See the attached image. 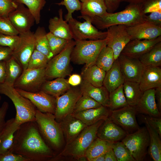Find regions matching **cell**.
I'll return each mask as SVG.
<instances>
[{"label":"cell","instance_id":"1","mask_svg":"<svg viewBox=\"0 0 161 161\" xmlns=\"http://www.w3.org/2000/svg\"><path fill=\"white\" fill-rule=\"evenodd\" d=\"M8 151L23 156L30 161L50 160L55 156L42 138L35 121L21 124Z\"/></svg>","mask_w":161,"mask_h":161},{"label":"cell","instance_id":"2","mask_svg":"<svg viewBox=\"0 0 161 161\" xmlns=\"http://www.w3.org/2000/svg\"><path fill=\"white\" fill-rule=\"evenodd\" d=\"M144 14L140 4H130L121 11L113 13L107 12L100 16L82 17L88 19L98 29L104 30L113 25H123L127 27L143 22Z\"/></svg>","mask_w":161,"mask_h":161},{"label":"cell","instance_id":"3","mask_svg":"<svg viewBox=\"0 0 161 161\" xmlns=\"http://www.w3.org/2000/svg\"><path fill=\"white\" fill-rule=\"evenodd\" d=\"M104 120H101L87 126L71 143L66 144L60 153L55 155L50 160H57L63 157H70L78 160L84 157L88 148L97 137L99 128Z\"/></svg>","mask_w":161,"mask_h":161},{"label":"cell","instance_id":"4","mask_svg":"<svg viewBox=\"0 0 161 161\" xmlns=\"http://www.w3.org/2000/svg\"><path fill=\"white\" fill-rule=\"evenodd\" d=\"M35 122L42 138L52 150L58 151L62 147L64 134L60 123L54 114L43 113L37 109Z\"/></svg>","mask_w":161,"mask_h":161},{"label":"cell","instance_id":"5","mask_svg":"<svg viewBox=\"0 0 161 161\" xmlns=\"http://www.w3.org/2000/svg\"><path fill=\"white\" fill-rule=\"evenodd\" d=\"M0 93L9 97L13 102L16 111L15 120L21 124L35 121L36 108L28 99L20 94L13 87L5 83L0 84Z\"/></svg>","mask_w":161,"mask_h":161},{"label":"cell","instance_id":"6","mask_svg":"<svg viewBox=\"0 0 161 161\" xmlns=\"http://www.w3.org/2000/svg\"><path fill=\"white\" fill-rule=\"evenodd\" d=\"M75 41V44L71 54V61L78 64H85V67L95 64L99 53L106 45V38Z\"/></svg>","mask_w":161,"mask_h":161},{"label":"cell","instance_id":"7","mask_svg":"<svg viewBox=\"0 0 161 161\" xmlns=\"http://www.w3.org/2000/svg\"><path fill=\"white\" fill-rule=\"evenodd\" d=\"M75 41H70L64 48L49 61L46 67L47 78H64L69 73L71 55Z\"/></svg>","mask_w":161,"mask_h":161},{"label":"cell","instance_id":"8","mask_svg":"<svg viewBox=\"0 0 161 161\" xmlns=\"http://www.w3.org/2000/svg\"><path fill=\"white\" fill-rule=\"evenodd\" d=\"M121 141L129 150L135 161L144 160L150 143L149 135L145 126L128 134Z\"/></svg>","mask_w":161,"mask_h":161},{"label":"cell","instance_id":"9","mask_svg":"<svg viewBox=\"0 0 161 161\" xmlns=\"http://www.w3.org/2000/svg\"><path fill=\"white\" fill-rule=\"evenodd\" d=\"M45 68H27L23 70L13 87L16 89L32 92L41 90L42 86L47 79Z\"/></svg>","mask_w":161,"mask_h":161},{"label":"cell","instance_id":"10","mask_svg":"<svg viewBox=\"0 0 161 161\" xmlns=\"http://www.w3.org/2000/svg\"><path fill=\"white\" fill-rule=\"evenodd\" d=\"M81 22L72 17L68 21L72 36L75 41L89 40H98L105 38L107 32L99 31L88 19Z\"/></svg>","mask_w":161,"mask_h":161},{"label":"cell","instance_id":"11","mask_svg":"<svg viewBox=\"0 0 161 161\" xmlns=\"http://www.w3.org/2000/svg\"><path fill=\"white\" fill-rule=\"evenodd\" d=\"M137 114L135 106L128 105L119 109L110 110L108 118L128 134H131L140 128L136 118Z\"/></svg>","mask_w":161,"mask_h":161},{"label":"cell","instance_id":"12","mask_svg":"<svg viewBox=\"0 0 161 161\" xmlns=\"http://www.w3.org/2000/svg\"><path fill=\"white\" fill-rule=\"evenodd\" d=\"M82 95L80 88H71L63 94L56 97L54 115L57 122H60L66 116L73 113L77 101Z\"/></svg>","mask_w":161,"mask_h":161},{"label":"cell","instance_id":"13","mask_svg":"<svg viewBox=\"0 0 161 161\" xmlns=\"http://www.w3.org/2000/svg\"><path fill=\"white\" fill-rule=\"evenodd\" d=\"M126 27L123 25H114L107 29L106 38V46L112 50L115 60L117 59L125 46L131 40Z\"/></svg>","mask_w":161,"mask_h":161},{"label":"cell","instance_id":"14","mask_svg":"<svg viewBox=\"0 0 161 161\" xmlns=\"http://www.w3.org/2000/svg\"><path fill=\"white\" fill-rule=\"evenodd\" d=\"M20 40L13 51L12 56L21 65L23 70L28 68L30 57L35 49L33 32L30 30L18 35Z\"/></svg>","mask_w":161,"mask_h":161},{"label":"cell","instance_id":"15","mask_svg":"<svg viewBox=\"0 0 161 161\" xmlns=\"http://www.w3.org/2000/svg\"><path fill=\"white\" fill-rule=\"evenodd\" d=\"M117 60L125 81L139 83L145 66L139 59L121 54Z\"/></svg>","mask_w":161,"mask_h":161},{"label":"cell","instance_id":"16","mask_svg":"<svg viewBox=\"0 0 161 161\" xmlns=\"http://www.w3.org/2000/svg\"><path fill=\"white\" fill-rule=\"evenodd\" d=\"M16 89L21 95L29 100L36 109L40 112L55 114L56 106L55 97L41 90L32 92Z\"/></svg>","mask_w":161,"mask_h":161},{"label":"cell","instance_id":"17","mask_svg":"<svg viewBox=\"0 0 161 161\" xmlns=\"http://www.w3.org/2000/svg\"><path fill=\"white\" fill-rule=\"evenodd\" d=\"M17 4V7L9 14L8 18L19 34L30 30L35 21L31 13L24 4Z\"/></svg>","mask_w":161,"mask_h":161},{"label":"cell","instance_id":"18","mask_svg":"<svg viewBox=\"0 0 161 161\" xmlns=\"http://www.w3.org/2000/svg\"><path fill=\"white\" fill-rule=\"evenodd\" d=\"M160 41L161 36L150 40H132L126 45L121 54L131 58L138 59Z\"/></svg>","mask_w":161,"mask_h":161},{"label":"cell","instance_id":"19","mask_svg":"<svg viewBox=\"0 0 161 161\" xmlns=\"http://www.w3.org/2000/svg\"><path fill=\"white\" fill-rule=\"evenodd\" d=\"M127 31L134 39H154L161 36V26L144 21L133 26L126 27Z\"/></svg>","mask_w":161,"mask_h":161},{"label":"cell","instance_id":"20","mask_svg":"<svg viewBox=\"0 0 161 161\" xmlns=\"http://www.w3.org/2000/svg\"><path fill=\"white\" fill-rule=\"evenodd\" d=\"M155 92V89H148L143 92L137 104L135 106L137 113L161 118V113L157 107Z\"/></svg>","mask_w":161,"mask_h":161},{"label":"cell","instance_id":"21","mask_svg":"<svg viewBox=\"0 0 161 161\" xmlns=\"http://www.w3.org/2000/svg\"><path fill=\"white\" fill-rule=\"evenodd\" d=\"M128 134L108 118L98 130L97 137L104 140L114 143L121 140Z\"/></svg>","mask_w":161,"mask_h":161},{"label":"cell","instance_id":"22","mask_svg":"<svg viewBox=\"0 0 161 161\" xmlns=\"http://www.w3.org/2000/svg\"><path fill=\"white\" fill-rule=\"evenodd\" d=\"M59 123L65 137L66 144L71 143L87 126L72 114Z\"/></svg>","mask_w":161,"mask_h":161},{"label":"cell","instance_id":"23","mask_svg":"<svg viewBox=\"0 0 161 161\" xmlns=\"http://www.w3.org/2000/svg\"><path fill=\"white\" fill-rule=\"evenodd\" d=\"M143 92L148 89L161 88V68L159 66H145L139 83Z\"/></svg>","mask_w":161,"mask_h":161},{"label":"cell","instance_id":"24","mask_svg":"<svg viewBox=\"0 0 161 161\" xmlns=\"http://www.w3.org/2000/svg\"><path fill=\"white\" fill-rule=\"evenodd\" d=\"M110 113V110L108 107L102 106L98 108L72 114L87 126H89L101 120H105L108 118Z\"/></svg>","mask_w":161,"mask_h":161},{"label":"cell","instance_id":"25","mask_svg":"<svg viewBox=\"0 0 161 161\" xmlns=\"http://www.w3.org/2000/svg\"><path fill=\"white\" fill-rule=\"evenodd\" d=\"M58 13V16H55L49 20L48 28L49 32L56 36L65 39L72 40V36L69 25L63 18L62 9H59Z\"/></svg>","mask_w":161,"mask_h":161},{"label":"cell","instance_id":"26","mask_svg":"<svg viewBox=\"0 0 161 161\" xmlns=\"http://www.w3.org/2000/svg\"><path fill=\"white\" fill-rule=\"evenodd\" d=\"M80 89L82 95L91 97L103 106L108 107L109 93L103 86L97 87L83 79Z\"/></svg>","mask_w":161,"mask_h":161},{"label":"cell","instance_id":"27","mask_svg":"<svg viewBox=\"0 0 161 161\" xmlns=\"http://www.w3.org/2000/svg\"><path fill=\"white\" fill-rule=\"evenodd\" d=\"M20 125L15 121V118L6 122L0 137V154L6 152L10 148L13 142L15 134Z\"/></svg>","mask_w":161,"mask_h":161},{"label":"cell","instance_id":"28","mask_svg":"<svg viewBox=\"0 0 161 161\" xmlns=\"http://www.w3.org/2000/svg\"><path fill=\"white\" fill-rule=\"evenodd\" d=\"M125 81L118 61L115 60L112 67L106 72L103 82V86L109 93L113 91Z\"/></svg>","mask_w":161,"mask_h":161},{"label":"cell","instance_id":"29","mask_svg":"<svg viewBox=\"0 0 161 161\" xmlns=\"http://www.w3.org/2000/svg\"><path fill=\"white\" fill-rule=\"evenodd\" d=\"M81 15L78 17H89L100 16L107 12L104 0H87L81 2L80 9Z\"/></svg>","mask_w":161,"mask_h":161},{"label":"cell","instance_id":"30","mask_svg":"<svg viewBox=\"0 0 161 161\" xmlns=\"http://www.w3.org/2000/svg\"><path fill=\"white\" fill-rule=\"evenodd\" d=\"M71 88L67 80L61 77L52 80H46L42 86L41 90L56 97L63 94Z\"/></svg>","mask_w":161,"mask_h":161},{"label":"cell","instance_id":"31","mask_svg":"<svg viewBox=\"0 0 161 161\" xmlns=\"http://www.w3.org/2000/svg\"><path fill=\"white\" fill-rule=\"evenodd\" d=\"M143 119V122L145 124L149 137L148 153L154 161H161V138L157 132L151 126L144 117Z\"/></svg>","mask_w":161,"mask_h":161},{"label":"cell","instance_id":"32","mask_svg":"<svg viewBox=\"0 0 161 161\" xmlns=\"http://www.w3.org/2000/svg\"><path fill=\"white\" fill-rule=\"evenodd\" d=\"M106 72L96 65L85 67L82 73L83 79L92 85L100 87L103 86V82Z\"/></svg>","mask_w":161,"mask_h":161},{"label":"cell","instance_id":"33","mask_svg":"<svg viewBox=\"0 0 161 161\" xmlns=\"http://www.w3.org/2000/svg\"><path fill=\"white\" fill-rule=\"evenodd\" d=\"M47 34L44 27H38L33 33L35 49L45 55L50 60L53 55L50 50Z\"/></svg>","mask_w":161,"mask_h":161},{"label":"cell","instance_id":"34","mask_svg":"<svg viewBox=\"0 0 161 161\" xmlns=\"http://www.w3.org/2000/svg\"><path fill=\"white\" fill-rule=\"evenodd\" d=\"M113 143L97 137L88 148L85 156L87 160L92 161L96 157L105 154L110 148L112 147Z\"/></svg>","mask_w":161,"mask_h":161},{"label":"cell","instance_id":"35","mask_svg":"<svg viewBox=\"0 0 161 161\" xmlns=\"http://www.w3.org/2000/svg\"><path fill=\"white\" fill-rule=\"evenodd\" d=\"M6 78L4 83L12 86L22 73L23 68L13 56L5 61Z\"/></svg>","mask_w":161,"mask_h":161},{"label":"cell","instance_id":"36","mask_svg":"<svg viewBox=\"0 0 161 161\" xmlns=\"http://www.w3.org/2000/svg\"><path fill=\"white\" fill-rule=\"evenodd\" d=\"M123 87L124 94L128 105L136 106L143 93L140 89L139 83L125 81Z\"/></svg>","mask_w":161,"mask_h":161},{"label":"cell","instance_id":"37","mask_svg":"<svg viewBox=\"0 0 161 161\" xmlns=\"http://www.w3.org/2000/svg\"><path fill=\"white\" fill-rule=\"evenodd\" d=\"M145 66H161V41L138 58Z\"/></svg>","mask_w":161,"mask_h":161},{"label":"cell","instance_id":"38","mask_svg":"<svg viewBox=\"0 0 161 161\" xmlns=\"http://www.w3.org/2000/svg\"><path fill=\"white\" fill-rule=\"evenodd\" d=\"M128 105L124 94L123 84L109 93L108 108L110 110L119 109Z\"/></svg>","mask_w":161,"mask_h":161},{"label":"cell","instance_id":"39","mask_svg":"<svg viewBox=\"0 0 161 161\" xmlns=\"http://www.w3.org/2000/svg\"><path fill=\"white\" fill-rule=\"evenodd\" d=\"M115 60L112 50L106 45L99 53L95 64L106 72L112 67Z\"/></svg>","mask_w":161,"mask_h":161},{"label":"cell","instance_id":"40","mask_svg":"<svg viewBox=\"0 0 161 161\" xmlns=\"http://www.w3.org/2000/svg\"><path fill=\"white\" fill-rule=\"evenodd\" d=\"M16 4L25 5L33 16L35 23L38 24L41 20V11L45 6L46 0H12Z\"/></svg>","mask_w":161,"mask_h":161},{"label":"cell","instance_id":"41","mask_svg":"<svg viewBox=\"0 0 161 161\" xmlns=\"http://www.w3.org/2000/svg\"><path fill=\"white\" fill-rule=\"evenodd\" d=\"M50 51L54 56L59 53L70 40L56 36L49 32L47 33Z\"/></svg>","mask_w":161,"mask_h":161},{"label":"cell","instance_id":"42","mask_svg":"<svg viewBox=\"0 0 161 161\" xmlns=\"http://www.w3.org/2000/svg\"><path fill=\"white\" fill-rule=\"evenodd\" d=\"M112 148L117 161H135L129 150L122 141L113 143Z\"/></svg>","mask_w":161,"mask_h":161},{"label":"cell","instance_id":"43","mask_svg":"<svg viewBox=\"0 0 161 161\" xmlns=\"http://www.w3.org/2000/svg\"><path fill=\"white\" fill-rule=\"evenodd\" d=\"M102 105L91 97L82 95L77 101L73 113H76L88 109L99 107Z\"/></svg>","mask_w":161,"mask_h":161},{"label":"cell","instance_id":"44","mask_svg":"<svg viewBox=\"0 0 161 161\" xmlns=\"http://www.w3.org/2000/svg\"><path fill=\"white\" fill-rule=\"evenodd\" d=\"M49 60L45 55L35 49L30 58L27 68H46Z\"/></svg>","mask_w":161,"mask_h":161},{"label":"cell","instance_id":"45","mask_svg":"<svg viewBox=\"0 0 161 161\" xmlns=\"http://www.w3.org/2000/svg\"><path fill=\"white\" fill-rule=\"evenodd\" d=\"M81 4L79 0H63L60 2L56 3L59 6H64L67 9V13L65 16V19L67 22L72 17V14L75 11L80 10Z\"/></svg>","mask_w":161,"mask_h":161},{"label":"cell","instance_id":"46","mask_svg":"<svg viewBox=\"0 0 161 161\" xmlns=\"http://www.w3.org/2000/svg\"><path fill=\"white\" fill-rule=\"evenodd\" d=\"M0 33L10 36L18 35L19 33L8 17L0 16Z\"/></svg>","mask_w":161,"mask_h":161},{"label":"cell","instance_id":"47","mask_svg":"<svg viewBox=\"0 0 161 161\" xmlns=\"http://www.w3.org/2000/svg\"><path fill=\"white\" fill-rule=\"evenodd\" d=\"M143 13L161 11V0H145L140 4Z\"/></svg>","mask_w":161,"mask_h":161},{"label":"cell","instance_id":"48","mask_svg":"<svg viewBox=\"0 0 161 161\" xmlns=\"http://www.w3.org/2000/svg\"><path fill=\"white\" fill-rule=\"evenodd\" d=\"M19 40V35L12 36L0 33V46L9 47L13 51L17 46Z\"/></svg>","mask_w":161,"mask_h":161},{"label":"cell","instance_id":"49","mask_svg":"<svg viewBox=\"0 0 161 161\" xmlns=\"http://www.w3.org/2000/svg\"><path fill=\"white\" fill-rule=\"evenodd\" d=\"M12 0H0V16L8 17L9 14L17 7Z\"/></svg>","mask_w":161,"mask_h":161},{"label":"cell","instance_id":"50","mask_svg":"<svg viewBox=\"0 0 161 161\" xmlns=\"http://www.w3.org/2000/svg\"><path fill=\"white\" fill-rule=\"evenodd\" d=\"M0 161H30L26 157L21 155L7 151L0 154Z\"/></svg>","mask_w":161,"mask_h":161},{"label":"cell","instance_id":"51","mask_svg":"<svg viewBox=\"0 0 161 161\" xmlns=\"http://www.w3.org/2000/svg\"><path fill=\"white\" fill-rule=\"evenodd\" d=\"M145 21L157 26H161V11L151 12L144 16Z\"/></svg>","mask_w":161,"mask_h":161},{"label":"cell","instance_id":"52","mask_svg":"<svg viewBox=\"0 0 161 161\" xmlns=\"http://www.w3.org/2000/svg\"><path fill=\"white\" fill-rule=\"evenodd\" d=\"M151 126L156 131L161 137V118L149 116H144Z\"/></svg>","mask_w":161,"mask_h":161},{"label":"cell","instance_id":"53","mask_svg":"<svg viewBox=\"0 0 161 161\" xmlns=\"http://www.w3.org/2000/svg\"><path fill=\"white\" fill-rule=\"evenodd\" d=\"M9 107L8 103L4 101L0 107V132L2 130L5 124V118Z\"/></svg>","mask_w":161,"mask_h":161},{"label":"cell","instance_id":"54","mask_svg":"<svg viewBox=\"0 0 161 161\" xmlns=\"http://www.w3.org/2000/svg\"><path fill=\"white\" fill-rule=\"evenodd\" d=\"M107 12L113 13L119 7L121 0H104Z\"/></svg>","mask_w":161,"mask_h":161},{"label":"cell","instance_id":"55","mask_svg":"<svg viewBox=\"0 0 161 161\" xmlns=\"http://www.w3.org/2000/svg\"><path fill=\"white\" fill-rule=\"evenodd\" d=\"M12 53L9 47L0 46V61L7 60L12 56Z\"/></svg>","mask_w":161,"mask_h":161},{"label":"cell","instance_id":"56","mask_svg":"<svg viewBox=\"0 0 161 161\" xmlns=\"http://www.w3.org/2000/svg\"><path fill=\"white\" fill-rule=\"evenodd\" d=\"M82 80L81 76L78 74H73L71 75L67 80L69 85L73 86L80 85Z\"/></svg>","mask_w":161,"mask_h":161},{"label":"cell","instance_id":"57","mask_svg":"<svg viewBox=\"0 0 161 161\" xmlns=\"http://www.w3.org/2000/svg\"><path fill=\"white\" fill-rule=\"evenodd\" d=\"M6 78V62L0 61V84L5 82Z\"/></svg>","mask_w":161,"mask_h":161},{"label":"cell","instance_id":"58","mask_svg":"<svg viewBox=\"0 0 161 161\" xmlns=\"http://www.w3.org/2000/svg\"><path fill=\"white\" fill-rule=\"evenodd\" d=\"M155 96L157 107L160 112L161 113V88H156Z\"/></svg>","mask_w":161,"mask_h":161},{"label":"cell","instance_id":"59","mask_svg":"<svg viewBox=\"0 0 161 161\" xmlns=\"http://www.w3.org/2000/svg\"><path fill=\"white\" fill-rule=\"evenodd\" d=\"M105 161H117L112 147L110 148L105 154Z\"/></svg>","mask_w":161,"mask_h":161},{"label":"cell","instance_id":"60","mask_svg":"<svg viewBox=\"0 0 161 161\" xmlns=\"http://www.w3.org/2000/svg\"><path fill=\"white\" fill-rule=\"evenodd\" d=\"M145 0H121V1H126L130 4H140Z\"/></svg>","mask_w":161,"mask_h":161},{"label":"cell","instance_id":"61","mask_svg":"<svg viewBox=\"0 0 161 161\" xmlns=\"http://www.w3.org/2000/svg\"><path fill=\"white\" fill-rule=\"evenodd\" d=\"M105 154L101 155L96 157L92 159V161H105Z\"/></svg>","mask_w":161,"mask_h":161},{"label":"cell","instance_id":"62","mask_svg":"<svg viewBox=\"0 0 161 161\" xmlns=\"http://www.w3.org/2000/svg\"><path fill=\"white\" fill-rule=\"evenodd\" d=\"M81 2H83L87 0H79Z\"/></svg>","mask_w":161,"mask_h":161},{"label":"cell","instance_id":"63","mask_svg":"<svg viewBox=\"0 0 161 161\" xmlns=\"http://www.w3.org/2000/svg\"><path fill=\"white\" fill-rule=\"evenodd\" d=\"M1 96L0 95V102L1 100Z\"/></svg>","mask_w":161,"mask_h":161},{"label":"cell","instance_id":"64","mask_svg":"<svg viewBox=\"0 0 161 161\" xmlns=\"http://www.w3.org/2000/svg\"><path fill=\"white\" fill-rule=\"evenodd\" d=\"M1 131L0 132V137L1 136Z\"/></svg>","mask_w":161,"mask_h":161}]
</instances>
